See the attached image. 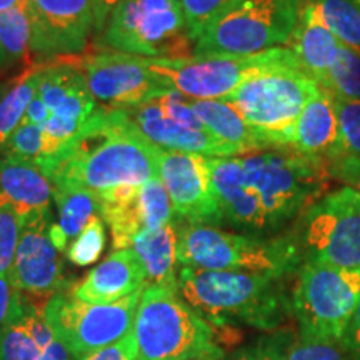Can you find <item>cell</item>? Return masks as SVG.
Here are the masks:
<instances>
[{
	"instance_id": "6da1fadb",
	"label": "cell",
	"mask_w": 360,
	"mask_h": 360,
	"mask_svg": "<svg viewBox=\"0 0 360 360\" xmlns=\"http://www.w3.org/2000/svg\"><path fill=\"white\" fill-rule=\"evenodd\" d=\"M159 150L122 109L98 105L82 132L44 172L52 186L80 187L103 199L159 179Z\"/></svg>"
},
{
	"instance_id": "7a4b0ae2",
	"label": "cell",
	"mask_w": 360,
	"mask_h": 360,
	"mask_svg": "<svg viewBox=\"0 0 360 360\" xmlns=\"http://www.w3.org/2000/svg\"><path fill=\"white\" fill-rule=\"evenodd\" d=\"M283 278L272 274L179 267L184 300L214 327L231 323L276 330L292 312Z\"/></svg>"
},
{
	"instance_id": "3957f363",
	"label": "cell",
	"mask_w": 360,
	"mask_h": 360,
	"mask_svg": "<svg viewBox=\"0 0 360 360\" xmlns=\"http://www.w3.org/2000/svg\"><path fill=\"white\" fill-rule=\"evenodd\" d=\"M132 332L137 360L224 359L214 326L184 300L179 285L148 283L135 312Z\"/></svg>"
},
{
	"instance_id": "277c9868",
	"label": "cell",
	"mask_w": 360,
	"mask_h": 360,
	"mask_svg": "<svg viewBox=\"0 0 360 360\" xmlns=\"http://www.w3.org/2000/svg\"><path fill=\"white\" fill-rule=\"evenodd\" d=\"M177 265L204 270L272 274L287 277L304 262L295 237L265 238L175 219Z\"/></svg>"
},
{
	"instance_id": "5b68a950",
	"label": "cell",
	"mask_w": 360,
	"mask_h": 360,
	"mask_svg": "<svg viewBox=\"0 0 360 360\" xmlns=\"http://www.w3.org/2000/svg\"><path fill=\"white\" fill-rule=\"evenodd\" d=\"M321 84L304 67L278 65L260 70L224 98L240 112L267 148H289L294 125Z\"/></svg>"
},
{
	"instance_id": "8992f818",
	"label": "cell",
	"mask_w": 360,
	"mask_h": 360,
	"mask_svg": "<svg viewBox=\"0 0 360 360\" xmlns=\"http://www.w3.org/2000/svg\"><path fill=\"white\" fill-rule=\"evenodd\" d=\"M238 157L262 204L269 232H276L297 215H302L321 199L327 186L328 167L323 159L289 148Z\"/></svg>"
},
{
	"instance_id": "52a82bcc",
	"label": "cell",
	"mask_w": 360,
	"mask_h": 360,
	"mask_svg": "<svg viewBox=\"0 0 360 360\" xmlns=\"http://www.w3.org/2000/svg\"><path fill=\"white\" fill-rule=\"evenodd\" d=\"M305 0H232L204 27L193 53L252 56L287 47Z\"/></svg>"
},
{
	"instance_id": "ba28073f",
	"label": "cell",
	"mask_w": 360,
	"mask_h": 360,
	"mask_svg": "<svg viewBox=\"0 0 360 360\" xmlns=\"http://www.w3.org/2000/svg\"><path fill=\"white\" fill-rule=\"evenodd\" d=\"M360 300V270L304 259L292 290L300 337L344 342Z\"/></svg>"
},
{
	"instance_id": "9c48e42d",
	"label": "cell",
	"mask_w": 360,
	"mask_h": 360,
	"mask_svg": "<svg viewBox=\"0 0 360 360\" xmlns=\"http://www.w3.org/2000/svg\"><path fill=\"white\" fill-rule=\"evenodd\" d=\"M98 47L146 58L193 53L180 0H122L98 35Z\"/></svg>"
},
{
	"instance_id": "30bf717a",
	"label": "cell",
	"mask_w": 360,
	"mask_h": 360,
	"mask_svg": "<svg viewBox=\"0 0 360 360\" xmlns=\"http://www.w3.org/2000/svg\"><path fill=\"white\" fill-rule=\"evenodd\" d=\"M295 64L300 62L289 47L272 49L252 56L192 53L186 57L148 58L152 72L159 75L169 89L191 101H224L257 72L270 67Z\"/></svg>"
},
{
	"instance_id": "8fae6325",
	"label": "cell",
	"mask_w": 360,
	"mask_h": 360,
	"mask_svg": "<svg viewBox=\"0 0 360 360\" xmlns=\"http://www.w3.org/2000/svg\"><path fill=\"white\" fill-rule=\"evenodd\" d=\"M143 290L114 304H87L72 290L58 292L42 305V317L74 360L120 340L132 330Z\"/></svg>"
},
{
	"instance_id": "7c38bea8",
	"label": "cell",
	"mask_w": 360,
	"mask_h": 360,
	"mask_svg": "<svg viewBox=\"0 0 360 360\" xmlns=\"http://www.w3.org/2000/svg\"><path fill=\"white\" fill-rule=\"evenodd\" d=\"M304 259L360 270V195L340 187L322 195L300 215L295 237Z\"/></svg>"
},
{
	"instance_id": "4fadbf2b",
	"label": "cell",
	"mask_w": 360,
	"mask_h": 360,
	"mask_svg": "<svg viewBox=\"0 0 360 360\" xmlns=\"http://www.w3.org/2000/svg\"><path fill=\"white\" fill-rule=\"evenodd\" d=\"M77 69L96 102L107 109H130L169 90L146 57L115 51L85 53L77 58Z\"/></svg>"
},
{
	"instance_id": "5bb4252c",
	"label": "cell",
	"mask_w": 360,
	"mask_h": 360,
	"mask_svg": "<svg viewBox=\"0 0 360 360\" xmlns=\"http://www.w3.org/2000/svg\"><path fill=\"white\" fill-rule=\"evenodd\" d=\"M51 210L22 217V233L11 274V281L22 294L49 300L67 290L64 262L51 238Z\"/></svg>"
},
{
	"instance_id": "9a60e30c",
	"label": "cell",
	"mask_w": 360,
	"mask_h": 360,
	"mask_svg": "<svg viewBox=\"0 0 360 360\" xmlns=\"http://www.w3.org/2000/svg\"><path fill=\"white\" fill-rule=\"evenodd\" d=\"M159 175L175 219L200 225L224 224L210 179L209 157L160 148Z\"/></svg>"
},
{
	"instance_id": "2e32d148",
	"label": "cell",
	"mask_w": 360,
	"mask_h": 360,
	"mask_svg": "<svg viewBox=\"0 0 360 360\" xmlns=\"http://www.w3.org/2000/svg\"><path fill=\"white\" fill-rule=\"evenodd\" d=\"M30 51L44 58L75 57L94 34L92 0H29Z\"/></svg>"
},
{
	"instance_id": "e0dca14e",
	"label": "cell",
	"mask_w": 360,
	"mask_h": 360,
	"mask_svg": "<svg viewBox=\"0 0 360 360\" xmlns=\"http://www.w3.org/2000/svg\"><path fill=\"white\" fill-rule=\"evenodd\" d=\"M101 217L109 225L114 250L129 249L141 232L175 222L172 202L160 177L103 197Z\"/></svg>"
},
{
	"instance_id": "ac0fdd59",
	"label": "cell",
	"mask_w": 360,
	"mask_h": 360,
	"mask_svg": "<svg viewBox=\"0 0 360 360\" xmlns=\"http://www.w3.org/2000/svg\"><path fill=\"white\" fill-rule=\"evenodd\" d=\"M209 169L224 222L250 233H269L262 204L240 157H209Z\"/></svg>"
},
{
	"instance_id": "d6986e66",
	"label": "cell",
	"mask_w": 360,
	"mask_h": 360,
	"mask_svg": "<svg viewBox=\"0 0 360 360\" xmlns=\"http://www.w3.org/2000/svg\"><path fill=\"white\" fill-rule=\"evenodd\" d=\"M122 110L148 142L165 150L187 152L204 157H238L232 147L219 141L207 129H191L169 119L162 112L155 97Z\"/></svg>"
},
{
	"instance_id": "ffe728a7",
	"label": "cell",
	"mask_w": 360,
	"mask_h": 360,
	"mask_svg": "<svg viewBox=\"0 0 360 360\" xmlns=\"http://www.w3.org/2000/svg\"><path fill=\"white\" fill-rule=\"evenodd\" d=\"M147 287V272L132 249L114 250L92 269L72 294L87 304H114Z\"/></svg>"
},
{
	"instance_id": "44dd1931",
	"label": "cell",
	"mask_w": 360,
	"mask_h": 360,
	"mask_svg": "<svg viewBox=\"0 0 360 360\" xmlns=\"http://www.w3.org/2000/svg\"><path fill=\"white\" fill-rule=\"evenodd\" d=\"M339 141L337 101L330 90L321 87L310 98L292 130L289 148L299 154L330 160Z\"/></svg>"
},
{
	"instance_id": "7402d4cb",
	"label": "cell",
	"mask_w": 360,
	"mask_h": 360,
	"mask_svg": "<svg viewBox=\"0 0 360 360\" xmlns=\"http://www.w3.org/2000/svg\"><path fill=\"white\" fill-rule=\"evenodd\" d=\"M0 193L24 217L27 214L51 210L53 186L35 160L4 154L0 157Z\"/></svg>"
},
{
	"instance_id": "603a6c76",
	"label": "cell",
	"mask_w": 360,
	"mask_h": 360,
	"mask_svg": "<svg viewBox=\"0 0 360 360\" xmlns=\"http://www.w3.org/2000/svg\"><path fill=\"white\" fill-rule=\"evenodd\" d=\"M339 39L322 24L310 0H305L299 25L287 44L295 53L304 70L323 87L327 82L328 69L335 60L340 49Z\"/></svg>"
},
{
	"instance_id": "cb8c5ba5",
	"label": "cell",
	"mask_w": 360,
	"mask_h": 360,
	"mask_svg": "<svg viewBox=\"0 0 360 360\" xmlns=\"http://www.w3.org/2000/svg\"><path fill=\"white\" fill-rule=\"evenodd\" d=\"M197 119L219 141L232 147L238 155L267 150L262 139L245 122L236 107L225 101H191Z\"/></svg>"
},
{
	"instance_id": "d4e9b609",
	"label": "cell",
	"mask_w": 360,
	"mask_h": 360,
	"mask_svg": "<svg viewBox=\"0 0 360 360\" xmlns=\"http://www.w3.org/2000/svg\"><path fill=\"white\" fill-rule=\"evenodd\" d=\"M53 200L58 219L51 225V238L58 252H65L92 217L101 214V199L80 187L53 186Z\"/></svg>"
},
{
	"instance_id": "484cf974",
	"label": "cell",
	"mask_w": 360,
	"mask_h": 360,
	"mask_svg": "<svg viewBox=\"0 0 360 360\" xmlns=\"http://www.w3.org/2000/svg\"><path fill=\"white\" fill-rule=\"evenodd\" d=\"M129 249L139 255L147 272L148 283L179 285L177 281V232L175 222L141 232Z\"/></svg>"
},
{
	"instance_id": "4316f807",
	"label": "cell",
	"mask_w": 360,
	"mask_h": 360,
	"mask_svg": "<svg viewBox=\"0 0 360 360\" xmlns=\"http://www.w3.org/2000/svg\"><path fill=\"white\" fill-rule=\"evenodd\" d=\"M44 65H34L19 79L0 90V147L24 122L30 102L37 96V87Z\"/></svg>"
},
{
	"instance_id": "83f0119b",
	"label": "cell",
	"mask_w": 360,
	"mask_h": 360,
	"mask_svg": "<svg viewBox=\"0 0 360 360\" xmlns=\"http://www.w3.org/2000/svg\"><path fill=\"white\" fill-rule=\"evenodd\" d=\"M323 25L340 44L360 52V0H310Z\"/></svg>"
},
{
	"instance_id": "f1b7e54d",
	"label": "cell",
	"mask_w": 360,
	"mask_h": 360,
	"mask_svg": "<svg viewBox=\"0 0 360 360\" xmlns=\"http://www.w3.org/2000/svg\"><path fill=\"white\" fill-rule=\"evenodd\" d=\"M323 89L339 101H360V52L342 44Z\"/></svg>"
},
{
	"instance_id": "f546056e",
	"label": "cell",
	"mask_w": 360,
	"mask_h": 360,
	"mask_svg": "<svg viewBox=\"0 0 360 360\" xmlns=\"http://www.w3.org/2000/svg\"><path fill=\"white\" fill-rule=\"evenodd\" d=\"M30 42H32V25L27 8L0 12V47L7 53L11 64L27 57Z\"/></svg>"
},
{
	"instance_id": "4dcf8cb0",
	"label": "cell",
	"mask_w": 360,
	"mask_h": 360,
	"mask_svg": "<svg viewBox=\"0 0 360 360\" xmlns=\"http://www.w3.org/2000/svg\"><path fill=\"white\" fill-rule=\"evenodd\" d=\"M29 302V300H27ZM42 347L30 332L25 312L0 328V360H40Z\"/></svg>"
},
{
	"instance_id": "1f68e13d",
	"label": "cell",
	"mask_w": 360,
	"mask_h": 360,
	"mask_svg": "<svg viewBox=\"0 0 360 360\" xmlns=\"http://www.w3.org/2000/svg\"><path fill=\"white\" fill-rule=\"evenodd\" d=\"M103 247H105V222L101 214H97L85 225L84 231L70 242L65 254L74 265L87 267L101 259Z\"/></svg>"
},
{
	"instance_id": "d6a6232c",
	"label": "cell",
	"mask_w": 360,
	"mask_h": 360,
	"mask_svg": "<svg viewBox=\"0 0 360 360\" xmlns=\"http://www.w3.org/2000/svg\"><path fill=\"white\" fill-rule=\"evenodd\" d=\"M22 233V215L7 197L0 193V276H8Z\"/></svg>"
},
{
	"instance_id": "836d02e7",
	"label": "cell",
	"mask_w": 360,
	"mask_h": 360,
	"mask_svg": "<svg viewBox=\"0 0 360 360\" xmlns=\"http://www.w3.org/2000/svg\"><path fill=\"white\" fill-rule=\"evenodd\" d=\"M335 101L337 117H339V141L330 160L339 157H360V101H339V98Z\"/></svg>"
},
{
	"instance_id": "e575fe53",
	"label": "cell",
	"mask_w": 360,
	"mask_h": 360,
	"mask_svg": "<svg viewBox=\"0 0 360 360\" xmlns=\"http://www.w3.org/2000/svg\"><path fill=\"white\" fill-rule=\"evenodd\" d=\"M4 154H11L22 157V159H30L37 162L42 157L44 150V134L42 127L35 124L22 122L15 129L7 142L2 146Z\"/></svg>"
},
{
	"instance_id": "d590c367",
	"label": "cell",
	"mask_w": 360,
	"mask_h": 360,
	"mask_svg": "<svg viewBox=\"0 0 360 360\" xmlns=\"http://www.w3.org/2000/svg\"><path fill=\"white\" fill-rule=\"evenodd\" d=\"M285 360H349L342 342L314 340L299 337L292 340Z\"/></svg>"
},
{
	"instance_id": "8d00e7d4",
	"label": "cell",
	"mask_w": 360,
	"mask_h": 360,
	"mask_svg": "<svg viewBox=\"0 0 360 360\" xmlns=\"http://www.w3.org/2000/svg\"><path fill=\"white\" fill-rule=\"evenodd\" d=\"M290 344L292 337L278 332V334L262 337L254 344L237 350L231 360H285Z\"/></svg>"
},
{
	"instance_id": "74e56055",
	"label": "cell",
	"mask_w": 360,
	"mask_h": 360,
	"mask_svg": "<svg viewBox=\"0 0 360 360\" xmlns=\"http://www.w3.org/2000/svg\"><path fill=\"white\" fill-rule=\"evenodd\" d=\"M231 2L232 0H180L184 13H186L188 34H191L193 44L204 30V27Z\"/></svg>"
},
{
	"instance_id": "f35d334b",
	"label": "cell",
	"mask_w": 360,
	"mask_h": 360,
	"mask_svg": "<svg viewBox=\"0 0 360 360\" xmlns=\"http://www.w3.org/2000/svg\"><path fill=\"white\" fill-rule=\"evenodd\" d=\"M155 101L160 105L162 112H164L169 119H172L174 122L186 125V127L191 129H205L204 124L197 119L195 112L192 109L191 98L184 97L182 94L169 89L160 92L159 96L155 97Z\"/></svg>"
},
{
	"instance_id": "ab89813d",
	"label": "cell",
	"mask_w": 360,
	"mask_h": 360,
	"mask_svg": "<svg viewBox=\"0 0 360 360\" xmlns=\"http://www.w3.org/2000/svg\"><path fill=\"white\" fill-rule=\"evenodd\" d=\"M27 299L13 287L8 276H0V328L25 312Z\"/></svg>"
},
{
	"instance_id": "60d3db41",
	"label": "cell",
	"mask_w": 360,
	"mask_h": 360,
	"mask_svg": "<svg viewBox=\"0 0 360 360\" xmlns=\"http://www.w3.org/2000/svg\"><path fill=\"white\" fill-rule=\"evenodd\" d=\"M139 349L137 340H135L134 332L130 330L122 339L107 345V347L98 349L96 352L85 355L80 360H137Z\"/></svg>"
},
{
	"instance_id": "b9f144b4",
	"label": "cell",
	"mask_w": 360,
	"mask_h": 360,
	"mask_svg": "<svg viewBox=\"0 0 360 360\" xmlns=\"http://www.w3.org/2000/svg\"><path fill=\"white\" fill-rule=\"evenodd\" d=\"M328 175L360 195V157H339L327 164Z\"/></svg>"
},
{
	"instance_id": "7bdbcfd3",
	"label": "cell",
	"mask_w": 360,
	"mask_h": 360,
	"mask_svg": "<svg viewBox=\"0 0 360 360\" xmlns=\"http://www.w3.org/2000/svg\"><path fill=\"white\" fill-rule=\"evenodd\" d=\"M122 0H92L94 7V35H101L110 13Z\"/></svg>"
},
{
	"instance_id": "ee69618b",
	"label": "cell",
	"mask_w": 360,
	"mask_h": 360,
	"mask_svg": "<svg viewBox=\"0 0 360 360\" xmlns=\"http://www.w3.org/2000/svg\"><path fill=\"white\" fill-rule=\"evenodd\" d=\"M342 344L347 345V349L350 350V354L354 355L355 360H360V300Z\"/></svg>"
},
{
	"instance_id": "f6af8a7d",
	"label": "cell",
	"mask_w": 360,
	"mask_h": 360,
	"mask_svg": "<svg viewBox=\"0 0 360 360\" xmlns=\"http://www.w3.org/2000/svg\"><path fill=\"white\" fill-rule=\"evenodd\" d=\"M49 115H51V112H49L47 107L44 105V102L40 101L37 96H35L34 101L30 102L29 109H27L24 122L35 124V125H40V127H42V125L47 122Z\"/></svg>"
},
{
	"instance_id": "bcb514c9",
	"label": "cell",
	"mask_w": 360,
	"mask_h": 360,
	"mask_svg": "<svg viewBox=\"0 0 360 360\" xmlns=\"http://www.w3.org/2000/svg\"><path fill=\"white\" fill-rule=\"evenodd\" d=\"M29 0H0V12H8L13 8H27Z\"/></svg>"
},
{
	"instance_id": "7dc6e473",
	"label": "cell",
	"mask_w": 360,
	"mask_h": 360,
	"mask_svg": "<svg viewBox=\"0 0 360 360\" xmlns=\"http://www.w3.org/2000/svg\"><path fill=\"white\" fill-rule=\"evenodd\" d=\"M8 65H11V60H8L7 53L4 52V49L0 47V72H2V70L6 69V67H8Z\"/></svg>"
},
{
	"instance_id": "c3c4849f",
	"label": "cell",
	"mask_w": 360,
	"mask_h": 360,
	"mask_svg": "<svg viewBox=\"0 0 360 360\" xmlns=\"http://www.w3.org/2000/svg\"><path fill=\"white\" fill-rule=\"evenodd\" d=\"M191 360H215V359H191Z\"/></svg>"
}]
</instances>
